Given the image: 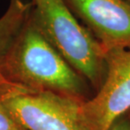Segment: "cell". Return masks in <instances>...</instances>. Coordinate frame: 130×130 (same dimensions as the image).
I'll use <instances>...</instances> for the list:
<instances>
[{
  "instance_id": "obj_6",
  "label": "cell",
  "mask_w": 130,
  "mask_h": 130,
  "mask_svg": "<svg viewBox=\"0 0 130 130\" xmlns=\"http://www.w3.org/2000/svg\"><path fill=\"white\" fill-rule=\"evenodd\" d=\"M30 10L31 2L10 0L7 10L0 18V68L29 16Z\"/></svg>"
},
{
  "instance_id": "obj_2",
  "label": "cell",
  "mask_w": 130,
  "mask_h": 130,
  "mask_svg": "<svg viewBox=\"0 0 130 130\" xmlns=\"http://www.w3.org/2000/svg\"><path fill=\"white\" fill-rule=\"evenodd\" d=\"M30 18L66 62L93 86L106 74V52L64 0H32Z\"/></svg>"
},
{
  "instance_id": "obj_5",
  "label": "cell",
  "mask_w": 130,
  "mask_h": 130,
  "mask_svg": "<svg viewBox=\"0 0 130 130\" xmlns=\"http://www.w3.org/2000/svg\"><path fill=\"white\" fill-rule=\"evenodd\" d=\"M106 52L130 50V0H64Z\"/></svg>"
},
{
  "instance_id": "obj_8",
  "label": "cell",
  "mask_w": 130,
  "mask_h": 130,
  "mask_svg": "<svg viewBox=\"0 0 130 130\" xmlns=\"http://www.w3.org/2000/svg\"><path fill=\"white\" fill-rule=\"evenodd\" d=\"M107 130H130V120L122 117L118 119Z\"/></svg>"
},
{
  "instance_id": "obj_4",
  "label": "cell",
  "mask_w": 130,
  "mask_h": 130,
  "mask_svg": "<svg viewBox=\"0 0 130 130\" xmlns=\"http://www.w3.org/2000/svg\"><path fill=\"white\" fill-rule=\"evenodd\" d=\"M83 110L92 130H107L130 111V50L106 52V74L95 96Z\"/></svg>"
},
{
  "instance_id": "obj_7",
  "label": "cell",
  "mask_w": 130,
  "mask_h": 130,
  "mask_svg": "<svg viewBox=\"0 0 130 130\" xmlns=\"http://www.w3.org/2000/svg\"><path fill=\"white\" fill-rule=\"evenodd\" d=\"M0 130H25L0 99Z\"/></svg>"
},
{
  "instance_id": "obj_3",
  "label": "cell",
  "mask_w": 130,
  "mask_h": 130,
  "mask_svg": "<svg viewBox=\"0 0 130 130\" xmlns=\"http://www.w3.org/2000/svg\"><path fill=\"white\" fill-rule=\"evenodd\" d=\"M0 99L25 130H92L83 110L85 100L25 89L1 75Z\"/></svg>"
},
{
  "instance_id": "obj_1",
  "label": "cell",
  "mask_w": 130,
  "mask_h": 130,
  "mask_svg": "<svg viewBox=\"0 0 130 130\" xmlns=\"http://www.w3.org/2000/svg\"><path fill=\"white\" fill-rule=\"evenodd\" d=\"M30 14L5 57L0 75L25 89L84 100L85 79L51 45Z\"/></svg>"
}]
</instances>
